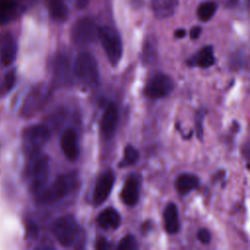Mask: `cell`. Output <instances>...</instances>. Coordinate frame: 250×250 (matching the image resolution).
<instances>
[{
  "label": "cell",
  "mask_w": 250,
  "mask_h": 250,
  "mask_svg": "<svg viewBox=\"0 0 250 250\" xmlns=\"http://www.w3.org/2000/svg\"><path fill=\"white\" fill-rule=\"evenodd\" d=\"M247 3H248V6H249V8H250V0H247Z\"/></svg>",
  "instance_id": "obj_32"
},
{
  "label": "cell",
  "mask_w": 250,
  "mask_h": 250,
  "mask_svg": "<svg viewBox=\"0 0 250 250\" xmlns=\"http://www.w3.org/2000/svg\"><path fill=\"white\" fill-rule=\"evenodd\" d=\"M52 231L61 245L69 247L77 237L78 225L72 215H63L54 222Z\"/></svg>",
  "instance_id": "obj_7"
},
{
  "label": "cell",
  "mask_w": 250,
  "mask_h": 250,
  "mask_svg": "<svg viewBox=\"0 0 250 250\" xmlns=\"http://www.w3.org/2000/svg\"><path fill=\"white\" fill-rule=\"evenodd\" d=\"M178 0H153V11L158 18H167L174 14Z\"/></svg>",
  "instance_id": "obj_20"
},
{
  "label": "cell",
  "mask_w": 250,
  "mask_h": 250,
  "mask_svg": "<svg viewBox=\"0 0 250 250\" xmlns=\"http://www.w3.org/2000/svg\"><path fill=\"white\" fill-rule=\"evenodd\" d=\"M16 11V5L10 0H0V23L10 21Z\"/></svg>",
  "instance_id": "obj_23"
},
{
  "label": "cell",
  "mask_w": 250,
  "mask_h": 250,
  "mask_svg": "<svg viewBox=\"0 0 250 250\" xmlns=\"http://www.w3.org/2000/svg\"><path fill=\"white\" fill-rule=\"evenodd\" d=\"M27 159L25 173L29 179V190L33 194L41 193L44 190L49 174L48 157L38 152L28 156Z\"/></svg>",
  "instance_id": "obj_1"
},
{
  "label": "cell",
  "mask_w": 250,
  "mask_h": 250,
  "mask_svg": "<svg viewBox=\"0 0 250 250\" xmlns=\"http://www.w3.org/2000/svg\"><path fill=\"white\" fill-rule=\"evenodd\" d=\"M201 34V27L196 25V26H193L191 29H190V32H189V36L191 39H197Z\"/></svg>",
  "instance_id": "obj_28"
},
{
  "label": "cell",
  "mask_w": 250,
  "mask_h": 250,
  "mask_svg": "<svg viewBox=\"0 0 250 250\" xmlns=\"http://www.w3.org/2000/svg\"><path fill=\"white\" fill-rule=\"evenodd\" d=\"M164 219V226L165 229L168 233L174 234L177 233L180 229V221H179V214L177 206L174 203H169L163 213Z\"/></svg>",
  "instance_id": "obj_14"
},
{
  "label": "cell",
  "mask_w": 250,
  "mask_h": 250,
  "mask_svg": "<svg viewBox=\"0 0 250 250\" xmlns=\"http://www.w3.org/2000/svg\"><path fill=\"white\" fill-rule=\"evenodd\" d=\"M98 37L104 53L112 65L118 63L122 57V41L119 33L112 27L104 25L98 30Z\"/></svg>",
  "instance_id": "obj_3"
},
{
  "label": "cell",
  "mask_w": 250,
  "mask_h": 250,
  "mask_svg": "<svg viewBox=\"0 0 250 250\" xmlns=\"http://www.w3.org/2000/svg\"><path fill=\"white\" fill-rule=\"evenodd\" d=\"M97 222L104 229H115L120 225V216L115 209L109 207L99 214Z\"/></svg>",
  "instance_id": "obj_15"
},
{
  "label": "cell",
  "mask_w": 250,
  "mask_h": 250,
  "mask_svg": "<svg viewBox=\"0 0 250 250\" xmlns=\"http://www.w3.org/2000/svg\"><path fill=\"white\" fill-rule=\"evenodd\" d=\"M141 182L137 174L130 175L121 191V199L127 206H134L137 204L140 197Z\"/></svg>",
  "instance_id": "obj_11"
},
{
  "label": "cell",
  "mask_w": 250,
  "mask_h": 250,
  "mask_svg": "<svg viewBox=\"0 0 250 250\" xmlns=\"http://www.w3.org/2000/svg\"><path fill=\"white\" fill-rule=\"evenodd\" d=\"M114 184V175L110 172H104L102 174L95 186L93 201L96 205H101L108 197Z\"/></svg>",
  "instance_id": "obj_10"
},
{
  "label": "cell",
  "mask_w": 250,
  "mask_h": 250,
  "mask_svg": "<svg viewBox=\"0 0 250 250\" xmlns=\"http://www.w3.org/2000/svg\"><path fill=\"white\" fill-rule=\"evenodd\" d=\"M217 9H218V4L215 1L209 0V1L202 2L198 6L197 11H196L197 18L199 19V21H201L203 22L209 21L216 14Z\"/></svg>",
  "instance_id": "obj_22"
},
{
  "label": "cell",
  "mask_w": 250,
  "mask_h": 250,
  "mask_svg": "<svg viewBox=\"0 0 250 250\" xmlns=\"http://www.w3.org/2000/svg\"><path fill=\"white\" fill-rule=\"evenodd\" d=\"M54 76L59 84L69 83V63L65 56L60 55L55 59Z\"/></svg>",
  "instance_id": "obj_16"
},
{
  "label": "cell",
  "mask_w": 250,
  "mask_h": 250,
  "mask_svg": "<svg viewBox=\"0 0 250 250\" xmlns=\"http://www.w3.org/2000/svg\"><path fill=\"white\" fill-rule=\"evenodd\" d=\"M138 160H139V152H138V150L133 146L128 145L125 147L124 157H123L122 161L120 162V166L121 167L130 166V165L135 164Z\"/></svg>",
  "instance_id": "obj_24"
},
{
  "label": "cell",
  "mask_w": 250,
  "mask_h": 250,
  "mask_svg": "<svg viewBox=\"0 0 250 250\" xmlns=\"http://www.w3.org/2000/svg\"><path fill=\"white\" fill-rule=\"evenodd\" d=\"M17 56V43L12 37H8L1 49V62L4 66L10 65Z\"/></svg>",
  "instance_id": "obj_21"
},
{
  "label": "cell",
  "mask_w": 250,
  "mask_h": 250,
  "mask_svg": "<svg viewBox=\"0 0 250 250\" xmlns=\"http://www.w3.org/2000/svg\"><path fill=\"white\" fill-rule=\"evenodd\" d=\"M48 9L53 21L62 22L67 19L68 10L64 0H48Z\"/></svg>",
  "instance_id": "obj_19"
},
{
  "label": "cell",
  "mask_w": 250,
  "mask_h": 250,
  "mask_svg": "<svg viewBox=\"0 0 250 250\" xmlns=\"http://www.w3.org/2000/svg\"><path fill=\"white\" fill-rule=\"evenodd\" d=\"M16 82V73L15 70L12 69L10 71H8L5 75L4 78V82H3V88L5 92H9L12 90V88L14 87Z\"/></svg>",
  "instance_id": "obj_26"
},
{
  "label": "cell",
  "mask_w": 250,
  "mask_h": 250,
  "mask_svg": "<svg viewBox=\"0 0 250 250\" xmlns=\"http://www.w3.org/2000/svg\"><path fill=\"white\" fill-rule=\"evenodd\" d=\"M98 30L99 28L92 19L81 18L72 26L71 39L75 45L85 47L95 42L98 37Z\"/></svg>",
  "instance_id": "obj_8"
},
{
  "label": "cell",
  "mask_w": 250,
  "mask_h": 250,
  "mask_svg": "<svg viewBox=\"0 0 250 250\" xmlns=\"http://www.w3.org/2000/svg\"><path fill=\"white\" fill-rule=\"evenodd\" d=\"M74 73L85 86H94L99 81V68L95 57L88 52L80 53L74 62Z\"/></svg>",
  "instance_id": "obj_2"
},
{
  "label": "cell",
  "mask_w": 250,
  "mask_h": 250,
  "mask_svg": "<svg viewBox=\"0 0 250 250\" xmlns=\"http://www.w3.org/2000/svg\"><path fill=\"white\" fill-rule=\"evenodd\" d=\"M215 62V58L213 54V48L211 46H205L190 60L189 63L191 65H197L202 68H207L213 65Z\"/></svg>",
  "instance_id": "obj_18"
},
{
  "label": "cell",
  "mask_w": 250,
  "mask_h": 250,
  "mask_svg": "<svg viewBox=\"0 0 250 250\" xmlns=\"http://www.w3.org/2000/svg\"><path fill=\"white\" fill-rule=\"evenodd\" d=\"M61 147L69 161H75L79 155V146L77 144V135L73 129H66L61 137Z\"/></svg>",
  "instance_id": "obj_12"
},
{
  "label": "cell",
  "mask_w": 250,
  "mask_h": 250,
  "mask_svg": "<svg viewBox=\"0 0 250 250\" xmlns=\"http://www.w3.org/2000/svg\"><path fill=\"white\" fill-rule=\"evenodd\" d=\"M96 247L98 249H106L108 248V242L105 238L104 237H100L98 240H97V244H96Z\"/></svg>",
  "instance_id": "obj_29"
},
{
  "label": "cell",
  "mask_w": 250,
  "mask_h": 250,
  "mask_svg": "<svg viewBox=\"0 0 250 250\" xmlns=\"http://www.w3.org/2000/svg\"><path fill=\"white\" fill-rule=\"evenodd\" d=\"M50 138V133L44 125H31L23 129L22 142L23 150L26 157L40 152L41 148L47 144Z\"/></svg>",
  "instance_id": "obj_5"
},
{
  "label": "cell",
  "mask_w": 250,
  "mask_h": 250,
  "mask_svg": "<svg viewBox=\"0 0 250 250\" xmlns=\"http://www.w3.org/2000/svg\"><path fill=\"white\" fill-rule=\"evenodd\" d=\"M197 238L201 243L208 244L211 240L210 231L207 229H200L197 232Z\"/></svg>",
  "instance_id": "obj_27"
},
{
  "label": "cell",
  "mask_w": 250,
  "mask_h": 250,
  "mask_svg": "<svg viewBox=\"0 0 250 250\" xmlns=\"http://www.w3.org/2000/svg\"><path fill=\"white\" fill-rule=\"evenodd\" d=\"M174 89L172 78L165 73H156L147 81L145 94L150 99H161L170 95Z\"/></svg>",
  "instance_id": "obj_9"
},
{
  "label": "cell",
  "mask_w": 250,
  "mask_h": 250,
  "mask_svg": "<svg viewBox=\"0 0 250 250\" xmlns=\"http://www.w3.org/2000/svg\"><path fill=\"white\" fill-rule=\"evenodd\" d=\"M51 90L45 84H37L25 97L21 108V114L23 117H30L42 110L50 100Z\"/></svg>",
  "instance_id": "obj_4"
},
{
  "label": "cell",
  "mask_w": 250,
  "mask_h": 250,
  "mask_svg": "<svg viewBox=\"0 0 250 250\" xmlns=\"http://www.w3.org/2000/svg\"><path fill=\"white\" fill-rule=\"evenodd\" d=\"M73 1H74V5L77 9H84L89 4L90 0H73Z\"/></svg>",
  "instance_id": "obj_30"
},
{
  "label": "cell",
  "mask_w": 250,
  "mask_h": 250,
  "mask_svg": "<svg viewBox=\"0 0 250 250\" xmlns=\"http://www.w3.org/2000/svg\"><path fill=\"white\" fill-rule=\"evenodd\" d=\"M175 36L177 38H183L186 36V30L184 28H179L175 31Z\"/></svg>",
  "instance_id": "obj_31"
},
{
  "label": "cell",
  "mask_w": 250,
  "mask_h": 250,
  "mask_svg": "<svg viewBox=\"0 0 250 250\" xmlns=\"http://www.w3.org/2000/svg\"><path fill=\"white\" fill-rule=\"evenodd\" d=\"M199 183L198 178L192 174H182L176 180V188L182 195H186L197 188Z\"/></svg>",
  "instance_id": "obj_17"
},
{
  "label": "cell",
  "mask_w": 250,
  "mask_h": 250,
  "mask_svg": "<svg viewBox=\"0 0 250 250\" xmlns=\"http://www.w3.org/2000/svg\"><path fill=\"white\" fill-rule=\"evenodd\" d=\"M136 248H137L136 238L131 234L125 235L117 245V249L119 250H132Z\"/></svg>",
  "instance_id": "obj_25"
},
{
  "label": "cell",
  "mask_w": 250,
  "mask_h": 250,
  "mask_svg": "<svg viewBox=\"0 0 250 250\" xmlns=\"http://www.w3.org/2000/svg\"><path fill=\"white\" fill-rule=\"evenodd\" d=\"M74 185L75 180L72 175L63 174L58 176L52 185L41 192L40 202L44 204H52L60 201L72 190Z\"/></svg>",
  "instance_id": "obj_6"
},
{
  "label": "cell",
  "mask_w": 250,
  "mask_h": 250,
  "mask_svg": "<svg viewBox=\"0 0 250 250\" xmlns=\"http://www.w3.org/2000/svg\"><path fill=\"white\" fill-rule=\"evenodd\" d=\"M117 110L113 104H109L103 114L101 120V132L104 139H110L115 132L117 126Z\"/></svg>",
  "instance_id": "obj_13"
}]
</instances>
